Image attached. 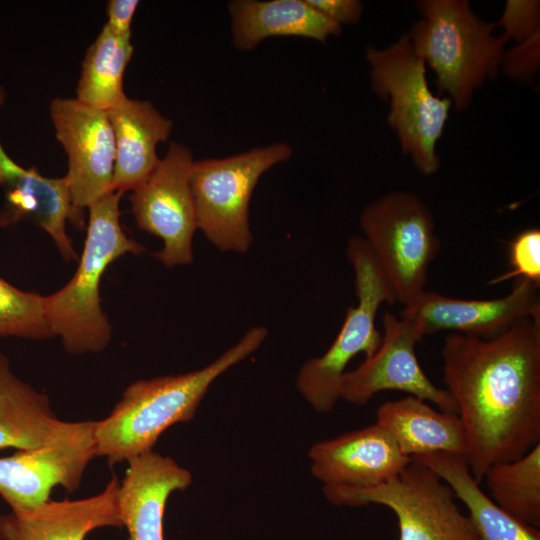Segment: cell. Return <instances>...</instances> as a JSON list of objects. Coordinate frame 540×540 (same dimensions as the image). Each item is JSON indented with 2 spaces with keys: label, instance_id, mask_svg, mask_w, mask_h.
<instances>
[{
  "label": "cell",
  "instance_id": "1",
  "mask_svg": "<svg viewBox=\"0 0 540 540\" xmlns=\"http://www.w3.org/2000/svg\"><path fill=\"white\" fill-rule=\"evenodd\" d=\"M457 408L464 458L480 483L495 464L540 443V319H522L488 339L450 333L441 351Z\"/></svg>",
  "mask_w": 540,
  "mask_h": 540
},
{
  "label": "cell",
  "instance_id": "2",
  "mask_svg": "<svg viewBox=\"0 0 540 540\" xmlns=\"http://www.w3.org/2000/svg\"><path fill=\"white\" fill-rule=\"evenodd\" d=\"M268 330L251 327L242 338L207 366L178 375L132 382L111 413L94 421L97 456L118 464L153 450L169 427L190 421L211 384L255 352Z\"/></svg>",
  "mask_w": 540,
  "mask_h": 540
},
{
  "label": "cell",
  "instance_id": "3",
  "mask_svg": "<svg viewBox=\"0 0 540 540\" xmlns=\"http://www.w3.org/2000/svg\"><path fill=\"white\" fill-rule=\"evenodd\" d=\"M122 193L110 191L87 209V233L77 269L58 291L44 296L47 321L71 354L99 353L110 343L112 325L101 305L100 283L111 263L145 248L120 224Z\"/></svg>",
  "mask_w": 540,
  "mask_h": 540
},
{
  "label": "cell",
  "instance_id": "4",
  "mask_svg": "<svg viewBox=\"0 0 540 540\" xmlns=\"http://www.w3.org/2000/svg\"><path fill=\"white\" fill-rule=\"evenodd\" d=\"M418 7L423 19L409 34L415 52L437 76L440 92H448L457 108L465 109L475 88L497 74L507 39L492 35L495 23H485L463 0H425Z\"/></svg>",
  "mask_w": 540,
  "mask_h": 540
},
{
  "label": "cell",
  "instance_id": "5",
  "mask_svg": "<svg viewBox=\"0 0 540 540\" xmlns=\"http://www.w3.org/2000/svg\"><path fill=\"white\" fill-rule=\"evenodd\" d=\"M347 259L355 274L356 306L348 308L344 322L327 351L306 360L295 384L299 393L317 412H330L341 399L340 383L348 363L358 354L372 356L382 334L376 315L384 303L394 304L392 289L362 236H353L347 245Z\"/></svg>",
  "mask_w": 540,
  "mask_h": 540
},
{
  "label": "cell",
  "instance_id": "6",
  "mask_svg": "<svg viewBox=\"0 0 540 540\" xmlns=\"http://www.w3.org/2000/svg\"><path fill=\"white\" fill-rule=\"evenodd\" d=\"M372 86L390 99L389 124L398 134L402 149L411 154L425 175L439 167L435 152L449 115L451 100L429 89L424 60L415 52L410 35H403L385 50L367 48Z\"/></svg>",
  "mask_w": 540,
  "mask_h": 540
},
{
  "label": "cell",
  "instance_id": "7",
  "mask_svg": "<svg viewBox=\"0 0 540 540\" xmlns=\"http://www.w3.org/2000/svg\"><path fill=\"white\" fill-rule=\"evenodd\" d=\"M291 148L282 142L225 158L194 161L190 185L197 229L224 252L246 253L253 235L249 204L260 177L287 160Z\"/></svg>",
  "mask_w": 540,
  "mask_h": 540
},
{
  "label": "cell",
  "instance_id": "8",
  "mask_svg": "<svg viewBox=\"0 0 540 540\" xmlns=\"http://www.w3.org/2000/svg\"><path fill=\"white\" fill-rule=\"evenodd\" d=\"M359 223L396 301L411 305L425 291L440 247L430 210L412 193L393 192L367 205Z\"/></svg>",
  "mask_w": 540,
  "mask_h": 540
},
{
  "label": "cell",
  "instance_id": "9",
  "mask_svg": "<svg viewBox=\"0 0 540 540\" xmlns=\"http://www.w3.org/2000/svg\"><path fill=\"white\" fill-rule=\"evenodd\" d=\"M322 493L337 506L377 504L389 508L397 517V540H479L450 486L412 459L398 476L385 483L364 488L323 485Z\"/></svg>",
  "mask_w": 540,
  "mask_h": 540
},
{
  "label": "cell",
  "instance_id": "10",
  "mask_svg": "<svg viewBox=\"0 0 540 540\" xmlns=\"http://www.w3.org/2000/svg\"><path fill=\"white\" fill-rule=\"evenodd\" d=\"M96 456L94 421H64L46 443L0 457V496L14 512L37 508L56 486L76 491Z\"/></svg>",
  "mask_w": 540,
  "mask_h": 540
},
{
  "label": "cell",
  "instance_id": "11",
  "mask_svg": "<svg viewBox=\"0 0 540 540\" xmlns=\"http://www.w3.org/2000/svg\"><path fill=\"white\" fill-rule=\"evenodd\" d=\"M191 151L172 142L164 158L129 197L137 226L159 237L162 248L153 256L166 267L193 262L196 212L190 185Z\"/></svg>",
  "mask_w": 540,
  "mask_h": 540
},
{
  "label": "cell",
  "instance_id": "12",
  "mask_svg": "<svg viewBox=\"0 0 540 540\" xmlns=\"http://www.w3.org/2000/svg\"><path fill=\"white\" fill-rule=\"evenodd\" d=\"M50 116L57 140L68 160L66 178L71 197L73 225L82 228L85 210L113 191L115 140L106 111L78 99L51 101Z\"/></svg>",
  "mask_w": 540,
  "mask_h": 540
},
{
  "label": "cell",
  "instance_id": "13",
  "mask_svg": "<svg viewBox=\"0 0 540 540\" xmlns=\"http://www.w3.org/2000/svg\"><path fill=\"white\" fill-rule=\"evenodd\" d=\"M379 348L354 370L346 371L340 383V397L365 405L382 391H402L434 403L442 411L456 413L450 394L425 374L415 352L423 335L408 319L386 312Z\"/></svg>",
  "mask_w": 540,
  "mask_h": 540
},
{
  "label": "cell",
  "instance_id": "14",
  "mask_svg": "<svg viewBox=\"0 0 540 540\" xmlns=\"http://www.w3.org/2000/svg\"><path fill=\"white\" fill-rule=\"evenodd\" d=\"M539 287L516 279L512 291L496 299H460L424 291L400 316L410 320L423 337L449 330L488 339L522 319H540Z\"/></svg>",
  "mask_w": 540,
  "mask_h": 540
},
{
  "label": "cell",
  "instance_id": "15",
  "mask_svg": "<svg viewBox=\"0 0 540 540\" xmlns=\"http://www.w3.org/2000/svg\"><path fill=\"white\" fill-rule=\"evenodd\" d=\"M308 458L311 474L323 485L356 488L385 483L411 462L377 423L313 444Z\"/></svg>",
  "mask_w": 540,
  "mask_h": 540
},
{
  "label": "cell",
  "instance_id": "16",
  "mask_svg": "<svg viewBox=\"0 0 540 540\" xmlns=\"http://www.w3.org/2000/svg\"><path fill=\"white\" fill-rule=\"evenodd\" d=\"M0 86V108L5 102ZM0 187L5 204L0 226L32 221L47 232L65 261L78 259L66 227L73 223L71 197L66 178H50L37 168H24L7 154L0 142Z\"/></svg>",
  "mask_w": 540,
  "mask_h": 540
},
{
  "label": "cell",
  "instance_id": "17",
  "mask_svg": "<svg viewBox=\"0 0 540 540\" xmlns=\"http://www.w3.org/2000/svg\"><path fill=\"white\" fill-rule=\"evenodd\" d=\"M117 502L128 540H165L163 521L171 493L187 489L191 472L153 450L131 458Z\"/></svg>",
  "mask_w": 540,
  "mask_h": 540
},
{
  "label": "cell",
  "instance_id": "18",
  "mask_svg": "<svg viewBox=\"0 0 540 540\" xmlns=\"http://www.w3.org/2000/svg\"><path fill=\"white\" fill-rule=\"evenodd\" d=\"M113 477L98 494L61 501L49 500L28 511L0 516V540H85L93 530L122 527Z\"/></svg>",
  "mask_w": 540,
  "mask_h": 540
},
{
  "label": "cell",
  "instance_id": "19",
  "mask_svg": "<svg viewBox=\"0 0 540 540\" xmlns=\"http://www.w3.org/2000/svg\"><path fill=\"white\" fill-rule=\"evenodd\" d=\"M106 112L115 140L112 190L123 194L155 169L160 160L157 146L169 138L173 124L150 101L127 96Z\"/></svg>",
  "mask_w": 540,
  "mask_h": 540
},
{
  "label": "cell",
  "instance_id": "20",
  "mask_svg": "<svg viewBox=\"0 0 540 540\" xmlns=\"http://www.w3.org/2000/svg\"><path fill=\"white\" fill-rule=\"evenodd\" d=\"M375 423L410 458L436 453L465 454V433L458 415L438 411L420 398L409 395L382 403Z\"/></svg>",
  "mask_w": 540,
  "mask_h": 540
},
{
  "label": "cell",
  "instance_id": "21",
  "mask_svg": "<svg viewBox=\"0 0 540 540\" xmlns=\"http://www.w3.org/2000/svg\"><path fill=\"white\" fill-rule=\"evenodd\" d=\"M229 12L233 43L240 50H251L269 37L298 36L325 42L341 33L340 25L306 0H237L229 4Z\"/></svg>",
  "mask_w": 540,
  "mask_h": 540
},
{
  "label": "cell",
  "instance_id": "22",
  "mask_svg": "<svg viewBox=\"0 0 540 540\" xmlns=\"http://www.w3.org/2000/svg\"><path fill=\"white\" fill-rule=\"evenodd\" d=\"M433 470L468 510L479 540H540V529L499 507L479 486L464 456L436 453L411 458Z\"/></svg>",
  "mask_w": 540,
  "mask_h": 540
},
{
  "label": "cell",
  "instance_id": "23",
  "mask_svg": "<svg viewBox=\"0 0 540 540\" xmlns=\"http://www.w3.org/2000/svg\"><path fill=\"white\" fill-rule=\"evenodd\" d=\"M49 397L20 379L0 353V449H31L46 443L62 426Z\"/></svg>",
  "mask_w": 540,
  "mask_h": 540
},
{
  "label": "cell",
  "instance_id": "24",
  "mask_svg": "<svg viewBox=\"0 0 540 540\" xmlns=\"http://www.w3.org/2000/svg\"><path fill=\"white\" fill-rule=\"evenodd\" d=\"M133 52L131 38L116 35L105 24L86 50L76 99L103 111L118 104L126 96L124 74Z\"/></svg>",
  "mask_w": 540,
  "mask_h": 540
},
{
  "label": "cell",
  "instance_id": "25",
  "mask_svg": "<svg viewBox=\"0 0 540 540\" xmlns=\"http://www.w3.org/2000/svg\"><path fill=\"white\" fill-rule=\"evenodd\" d=\"M483 479L499 507L540 528V443L515 460L492 465Z\"/></svg>",
  "mask_w": 540,
  "mask_h": 540
},
{
  "label": "cell",
  "instance_id": "26",
  "mask_svg": "<svg viewBox=\"0 0 540 540\" xmlns=\"http://www.w3.org/2000/svg\"><path fill=\"white\" fill-rule=\"evenodd\" d=\"M43 340L53 337L44 295L23 291L0 277V338Z\"/></svg>",
  "mask_w": 540,
  "mask_h": 540
},
{
  "label": "cell",
  "instance_id": "27",
  "mask_svg": "<svg viewBox=\"0 0 540 540\" xmlns=\"http://www.w3.org/2000/svg\"><path fill=\"white\" fill-rule=\"evenodd\" d=\"M511 270L493 278L495 285L512 278L527 279L540 286V230L528 228L518 233L510 243Z\"/></svg>",
  "mask_w": 540,
  "mask_h": 540
},
{
  "label": "cell",
  "instance_id": "28",
  "mask_svg": "<svg viewBox=\"0 0 540 540\" xmlns=\"http://www.w3.org/2000/svg\"><path fill=\"white\" fill-rule=\"evenodd\" d=\"M504 27L502 34L507 40L514 38L524 41L539 32V2L515 1L506 2L502 18L495 25Z\"/></svg>",
  "mask_w": 540,
  "mask_h": 540
},
{
  "label": "cell",
  "instance_id": "29",
  "mask_svg": "<svg viewBox=\"0 0 540 540\" xmlns=\"http://www.w3.org/2000/svg\"><path fill=\"white\" fill-rule=\"evenodd\" d=\"M505 69L515 78H527L532 75L539 63V32L521 42L508 52Z\"/></svg>",
  "mask_w": 540,
  "mask_h": 540
},
{
  "label": "cell",
  "instance_id": "30",
  "mask_svg": "<svg viewBox=\"0 0 540 540\" xmlns=\"http://www.w3.org/2000/svg\"><path fill=\"white\" fill-rule=\"evenodd\" d=\"M315 10L336 24L355 23L362 14V4L357 0H306Z\"/></svg>",
  "mask_w": 540,
  "mask_h": 540
},
{
  "label": "cell",
  "instance_id": "31",
  "mask_svg": "<svg viewBox=\"0 0 540 540\" xmlns=\"http://www.w3.org/2000/svg\"><path fill=\"white\" fill-rule=\"evenodd\" d=\"M139 3L138 0L108 1L106 22L108 28L118 36L131 38V25Z\"/></svg>",
  "mask_w": 540,
  "mask_h": 540
}]
</instances>
